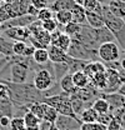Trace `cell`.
I'll use <instances>...</instances> for the list:
<instances>
[{
    "mask_svg": "<svg viewBox=\"0 0 125 130\" xmlns=\"http://www.w3.org/2000/svg\"><path fill=\"white\" fill-rule=\"evenodd\" d=\"M10 91V100L13 104L18 105H25L30 106L31 104L43 101L44 100V94L43 91L38 90L33 83H23V84H15L10 81H4Z\"/></svg>",
    "mask_w": 125,
    "mask_h": 130,
    "instance_id": "obj_1",
    "label": "cell"
},
{
    "mask_svg": "<svg viewBox=\"0 0 125 130\" xmlns=\"http://www.w3.org/2000/svg\"><path fill=\"white\" fill-rule=\"evenodd\" d=\"M103 19L105 23V26L113 32L115 36V41L120 49L124 48L125 45V23L121 18L115 16L109 10L108 5H103Z\"/></svg>",
    "mask_w": 125,
    "mask_h": 130,
    "instance_id": "obj_2",
    "label": "cell"
},
{
    "mask_svg": "<svg viewBox=\"0 0 125 130\" xmlns=\"http://www.w3.org/2000/svg\"><path fill=\"white\" fill-rule=\"evenodd\" d=\"M44 103H46L48 105L53 106L58 114H61V115H68V116H71V118H76V114L73 109V105H71V100L70 96L66 94V93H60V94H56V95H51V96H48L43 100Z\"/></svg>",
    "mask_w": 125,
    "mask_h": 130,
    "instance_id": "obj_3",
    "label": "cell"
},
{
    "mask_svg": "<svg viewBox=\"0 0 125 130\" xmlns=\"http://www.w3.org/2000/svg\"><path fill=\"white\" fill-rule=\"evenodd\" d=\"M66 53L69 56H71L74 59H80V60H85V61L100 60L99 55H98V49L88 46V45L78 41L76 39H71V44Z\"/></svg>",
    "mask_w": 125,
    "mask_h": 130,
    "instance_id": "obj_4",
    "label": "cell"
},
{
    "mask_svg": "<svg viewBox=\"0 0 125 130\" xmlns=\"http://www.w3.org/2000/svg\"><path fill=\"white\" fill-rule=\"evenodd\" d=\"M98 55L100 61L103 63H110L119 60L121 56V49L118 45L116 41H106L99 45L98 48Z\"/></svg>",
    "mask_w": 125,
    "mask_h": 130,
    "instance_id": "obj_5",
    "label": "cell"
},
{
    "mask_svg": "<svg viewBox=\"0 0 125 130\" xmlns=\"http://www.w3.org/2000/svg\"><path fill=\"white\" fill-rule=\"evenodd\" d=\"M55 83H58V81H55L54 74L51 71H49L48 69H45V68L35 71L34 78H33L34 86L38 90H40V91H46V90H49Z\"/></svg>",
    "mask_w": 125,
    "mask_h": 130,
    "instance_id": "obj_6",
    "label": "cell"
},
{
    "mask_svg": "<svg viewBox=\"0 0 125 130\" xmlns=\"http://www.w3.org/2000/svg\"><path fill=\"white\" fill-rule=\"evenodd\" d=\"M105 75H106L108 85H106L105 90H104L101 94H111V93L119 91L121 84L124 83L123 78H121L120 74H119V71H118V70H114V69H110V68H106Z\"/></svg>",
    "mask_w": 125,
    "mask_h": 130,
    "instance_id": "obj_7",
    "label": "cell"
},
{
    "mask_svg": "<svg viewBox=\"0 0 125 130\" xmlns=\"http://www.w3.org/2000/svg\"><path fill=\"white\" fill-rule=\"evenodd\" d=\"M3 36L13 40V41H29L30 38V30L29 28H23V26H14V28H8L1 32Z\"/></svg>",
    "mask_w": 125,
    "mask_h": 130,
    "instance_id": "obj_8",
    "label": "cell"
},
{
    "mask_svg": "<svg viewBox=\"0 0 125 130\" xmlns=\"http://www.w3.org/2000/svg\"><path fill=\"white\" fill-rule=\"evenodd\" d=\"M54 124H55V126L59 130H79L80 129V125L83 123H81L80 119L59 114Z\"/></svg>",
    "mask_w": 125,
    "mask_h": 130,
    "instance_id": "obj_9",
    "label": "cell"
},
{
    "mask_svg": "<svg viewBox=\"0 0 125 130\" xmlns=\"http://www.w3.org/2000/svg\"><path fill=\"white\" fill-rule=\"evenodd\" d=\"M36 19V16L34 15H29V14H25V15L21 16H16L14 19H10L5 23H3V30L8 29V28H14V26H23V28H28L31 23H34Z\"/></svg>",
    "mask_w": 125,
    "mask_h": 130,
    "instance_id": "obj_10",
    "label": "cell"
},
{
    "mask_svg": "<svg viewBox=\"0 0 125 130\" xmlns=\"http://www.w3.org/2000/svg\"><path fill=\"white\" fill-rule=\"evenodd\" d=\"M48 53H49V60L51 63H68V60L70 59L66 51L56 48L55 45H49Z\"/></svg>",
    "mask_w": 125,
    "mask_h": 130,
    "instance_id": "obj_11",
    "label": "cell"
},
{
    "mask_svg": "<svg viewBox=\"0 0 125 130\" xmlns=\"http://www.w3.org/2000/svg\"><path fill=\"white\" fill-rule=\"evenodd\" d=\"M59 85H60V89H61L63 93H66L68 95H71V94L76 93V90H78V88L73 83V76L70 73L65 74L59 80Z\"/></svg>",
    "mask_w": 125,
    "mask_h": 130,
    "instance_id": "obj_12",
    "label": "cell"
},
{
    "mask_svg": "<svg viewBox=\"0 0 125 130\" xmlns=\"http://www.w3.org/2000/svg\"><path fill=\"white\" fill-rule=\"evenodd\" d=\"M86 23L93 29H99V28L105 26L103 15L99 14V13H96V11H89V10H86Z\"/></svg>",
    "mask_w": 125,
    "mask_h": 130,
    "instance_id": "obj_13",
    "label": "cell"
},
{
    "mask_svg": "<svg viewBox=\"0 0 125 130\" xmlns=\"http://www.w3.org/2000/svg\"><path fill=\"white\" fill-rule=\"evenodd\" d=\"M71 21L76 23L79 25H85L86 23V10L84 9L83 5L75 4V6L71 9Z\"/></svg>",
    "mask_w": 125,
    "mask_h": 130,
    "instance_id": "obj_14",
    "label": "cell"
},
{
    "mask_svg": "<svg viewBox=\"0 0 125 130\" xmlns=\"http://www.w3.org/2000/svg\"><path fill=\"white\" fill-rule=\"evenodd\" d=\"M106 70V66L103 61L100 60H95V61H89L86 66L84 68V71L86 73V75L89 78L94 76L95 74H99V73H104Z\"/></svg>",
    "mask_w": 125,
    "mask_h": 130,
    "instance_id": "obj_15",
    "label": "cell"
},
{
    "mask_svg": "<svg viewBox=\"0 0 125 130\" xmlns=\"http://www.w3.org/2000/svg\"><path fill=\"white\" fill-rule=\"evenodd\" d=\"M90 85L95 88L100 94L105 90L106 85H108V80H106V75H105V71L104 73H99V74H95L94 76L90 78Z\"/></svg>",
    "mask_w": 125,
    "mask_h": 130,
    "instance_id": "obj_16",
    "label": "cell"
},
{
    "mask_svg": "<svg viewBox=\"0 0 125 130\" xmlns=\"http://www.w3.org/2000/svg\"><path fill=\"white\" fill-rule=\"evenodd\" d=\"M71 76H73V83H74V85H75L78 89L86 88L88 85H90V78L86 75V73H85L84 70L73 73Z\"/></svg>",
    "mask_w": 125,
    "mask_h": 130,
    "instance_id": "obj_17",
    "label": "cell"
},
{
    "mask_svg": "<svg viewBox=\"0 0 125 130\" xmlns=\"http://www.w3.org/2000/svg\"><path fill=\"white\" fill-rule=\"evenodd\" d=\"M11 9L14 11V15L21 16L28 14V8L30 6V0H14L11 4Z\"/></svg>",
    "mask_w": 125,
    "mask_h": 130,
    "instance_id": "obj_18",
    "label": "cell"
},
{
    "mask_svg": "<svg viewBox=\"0 0 125 130\" xmlns=\"http://www.w3.org/2000/svg\"><path fill=\"white\" fill-rule=\"evenodd\" d=\"M93 109L96 111L98 114H106L110 113L111 109H110V104L106 99H104L103 96H98L91 104Z\"/></svg>",
    "mask_w": 125,
    "mask_h": 130,
    "instance_id": "obj_19",
    "label": "cell"
},
{
    "mask_svg": "<svg viewBox=\"0 0 125 130\" xmlns=\"http://www.w3.org/2000/svg\"><path fill=\"white\" fill-rule=\"evenodd\" d=\"M95 34H96V40H98L99 45L103 43H106V41H115V36L106 26L95 29Z\"/></svg>",
    "mask_w": 125,
    "mask_h": 130,
    "instance_id": "obj_20",
    "label": "cell"
},
{
    "mask_svg": "<svg viewBox=\"0 0 125 130\" xmlns=\"http://www.w3.org/2000/svg\"><path fill=\"white\" fill-rule=\"evenodd\" d=\"M109 10L118 18H125V1L123 0H113L108 4Z\"/></svg>",
    "mask_w": 125,
    "mask_h": 130,
    "instance_id": "obj_21",
    "label": "cell"
},
{
    "mask_svg": "<svg viewBox=\"0 0 125 130\" xmlns=\"http://www.w3.org/2000/svg\"><path fill=\"white\" fill-rule=\"evenodd\" d=\"M13 44H14L13 40L0 35V55L8 56V58L13 56L14 55V53H13Z\"/></svg>",
    "mask_w": 125,
    "mask_h": 130,
    "instance_id": "obj_22",
    "label": "cell"
},
{
    "mask_svg": "<svg viewBox=\"0 0 125 130\" xmlns=\"http://www.w3.org/2000/svg\"><path fill=\"white\" fill-rule=\"evenodd\" d=\"M98 116H99V114L94 110L93 106H88V108H85V109L81 111V114L79 115V119L81 120V123L93 124V123H96Z\"/></svg>",
    "mask_w": 125,
    "mask_h": 130,
    "instance_id": "obj_23",
    "label": "cell"
},
{
    "mask_svg": "<svg viewBox=\"0 0 125 130\" xmlns=\"http://www.w3.org/2000/svg\"><path fill=\"white\" fill-rule=\"evenodd\" d=\"M75 6V1L74 0H55L51 5H49V8L56 13L60 10H71Z\"/></svg>",
    "mask_w": 125,
    "mask_h": 130,
    "instance_id": "obj_24",
    "label": "cell"
},
{
    "mask_svg": "<svg viewBox=\"0 0 125 130\" xmlns=\"http://www.w3.org/2000/svg\"><path fill=\"white\" fill-rule=\"evenodd\" d=\"M70 44H71V38H70L69 35H66L65 32H60V35H59L54 41H51L50 45H55L56 48L61 49L64 51H68Z\"/></svg>",
    "mask_w": 125,
    "mask_h": 130,
    "instance_id": "obj_25",
    "label": "cell"
},
{
    "mask_svg": "<svg viewBox=\"0 0 125 130\" xmlns=\"http://www.w3.org/2000/svg\"><path fill=\"white\" fill-rule=\"evenodd\" d=\"M33 60L36 64H46L49 60V53H48V48H40L35 49L34 54H33Z\"/></svg>",
    "mask_w": 125,
    "mask_h": 130,
    "instance_id": "obj_26",
    "label": "cell"
},
{
    "mask_svg": "<svg viewBox=\"0 0 125 130\" xmlns=\"http://www.w3.org/2000/svg\"><path fill=\"white\" fill-rule=\"evenodd\" d=\"M48 109V104L44 103V101H38V103H34L29 106V110H30L33 114H35L41 121L44 119V115H45V111Z\"/></svg>",
    "mask_w": 125,
    "mask_h": 130,
    "instance_id": "obj_27",
    "label": "cell"
},
{
    "mask_svg": "<svg viewBox=\"0 0 125 130\" xmlns=\"http://www.w3.org/2000/svg\"><path fill=\"white\" fill-rule=\"evenodd\" d=\"M14 11L11 9V5L10 4H5V3H1L0 4V21L1 24L10 20V19H14Z\"/></svg>",
    "mask_w": 125,
    "mask_h": 130,
    "instance_id": "obj_28",
    "label": "cell"
},
{
    "mask_svg": "<svg viewBox=\"0 0 125 130\" xmlns=\"http://www.w3.org/2000/svg\"><path fill=\"white\" fill-rule=\"evenodd\" d=\"M53 68H54V78H55V81L58 83L65 74L69 73L68 63H53Z\"/></svg>",
    "mask_w": 125,
    "mask_h": 130,
    "instance_id": "obj_29",
    "label": "cell"
},
{
    "mask_svg": "<svg viewBox=\"0 0 125 130\" xmlns=\"http://www.w3.org/2000/svg\"><path fill=\"white\" fill-rule=\"evenodd\" d=\"M69 96H70V100H71L73 109H74V111L76 114V116L79 118V115L81 114V111H83L85 108H88V105L76 95V93H74V94H71V95H69Z\"/></svg>",
    "mask_w": 125,
    "mask_h": 130,
    "instance_id": "obj_30",
    "label": "cell"
},
{
    "mask_svg": "<svg viewBox=\"0 0 125 130\" xmlns=\"http://www.w3.org/2000/svg\"><path fill=\"white\" fill-rule=\"evenodd\" d=\"M89 61H85V60H80V59H74L70 56V59L68 60V65H69V73L73 74L75 71H80V70H84V68L86 66Z\"/></svg>",
    "mask_w": 125,
    "mask_h": 130,
    "instance_id": "obj_31",
    "label": "cell"
},
{
    "mask_svg": "<svg viewBox=\"0 0 125 130\" xmlns=\"http://www.w3.org/2000/svg\"><path fill=\"white\" fill-rule=\"evenodd\" d=\"M54 19L58 21V24L61 25H66L68 23H70L71 19V10H60L54 13Z\"/></svg>",
    "mask_w": 125,
    "mask_h": 130,
    "instance_id": "obj_32",
    "label": "cell"
},
{
    "mask_svg": "<svg viewBox=\"0 0 125 130\" xmlns=\"http://www.w3.org/2000/svg\"><path fill=\"white\" fill-rule=\"evenodd\" d=\"M83 6H84L85 10L96 11V13H99V14L103 15V5H101L98 0H84Z\"/></svg>",
    "mask_w": 125,
    "mask_h": 130,
    "instance_id": "obj_33",
    "label": "cell"
},
{
    "mask_svg": "<svg viewBox=\"0 0 125 130\" xmlns=\"http://www.w3.org/2000/svg\"><path fill=\"white\" fill-rule=\"evenodd\" d=\"M23 119H24L25 126H38V125H40V123H41V120H40L35 114L31 113L30 110H28L26 113L24 114Z\"/></svg>",
    "mask_w": 125,
    "mask_h": 130,
    "instance_id": "obj_34",
    "label": "cell"
},
{
    "mask_svg": "<svg viewBox=\"0 0 125 130\" xmlns=\"http://www.w3.org/2000/svg\"><path fill=\"white\" fill-rule=\"evenodd\" d=\"M80 26L81 25H79L76 23H74V21H70V23H68L66 25H64V28H63V32H65L66 35H69L70 38H74L78 31L80 30Z\"/></svg>",
    "mask_w": 125,
    "mask_h": 130,
    "instance_id": "obj_35",
    "label": "cell"
},
{
    "mask_svg": "<svg viewBox=\"0 0 125 130\" xmlns=\"http://www.w3.org/2000/svg\"><path fill=\"white\" fill-rule=\"evenodd\" d=\"M9 130H26L25 123H24V119H23V118H19V116L11 118Z\"/></svg>",
    "mask_w": 125,
    "mask_h": 130,
    "instance_id": "obj_36",
    "label": "cell"
},
{
    "mask_svg": "<svg viewBox=\"0 0 125 130\" xmlns=\"http://www.w3.org/2000/svg\"><path fill=\"white\" fill-rule=\"evenodd\" d=\"M51 18H54V11L49 6L44 8V9H40L38 11V15H36V19L39 21H45V20H49Z\"/></svg>",
    "mask_w": 125,
    "mask_h": 130,
    "instance_id": "obj_37",
    "label": "cell"
},
{
    "mask_svg": "<svg viewBox=\"0 0 125 130\" xmlns=\"http://www.w3.org/2000/svg\"><path fill=\"white\" fill-rule=\"evenodd\" d=\"M58 111L53 108V106H50V105H48V109L46 111H45V115H44V119L43 120H45L48 123H51V124H54L55 123V120H56V118H58Z\"/></svg>",
    "mask_w": 125,
    "mask_h": 130,
    "instance_id": "obj_38",
    "label": "cell"
},
{
    "mask_svg": "<svg viewBox=\"0 0 125 130\" xmlns=\"http://www.w3.org/2000/svg\"><path fill=\"white\" fill-rule=\"evenodd\" d=\"M41 28L44 30H46L48 32H53L58 29V21L54 18H51L49 20H45V21H41Z\"/></svg>",
    "mask_w": 125,
    "mask_h": 130,
    "instance_id": "obj_39",
    "label": "cell"
},
{
    "mask_svg": "<svg viewBox=\"0 0 125 130\" xmlns=\"http://www.w3.org/2000/svg\"><path fill=\"white\" fill-rule=\"evenodd\" d=\"M113 115L114 118L119 121V124L121 125L123 130H125V108H119L116 110L113 111Z\"/></svg>",
    "mask_w": 125,
    "mask_h": 130,
    "instance_id": "obj_40",
    "label": "cell"
},
{
    "mask_svg": "<svg viewBox=\"0 0 125 130\" xmlns=\"http://www.w3.org/2000/svg\"><path fill=\"white\" fill-rule=\"evenodd\" d=\"M26 45H28L26 41H14V44H13V53H14V55L23 56Z\"/></svg>",
    "mask_w": 125,
    "mask_h": 130,
    "instance_id": "obj_41",
    "label": "cell"
},
{
    "mask_svg": "<svg viewBox=\"0 0 125 130\" xmlns=\"http://www.w3.org/2000/svg\"><path fill=\"white\" fill-rule=\"evenodd\" d=\"M114 118V115H113V111H110V113H106V114H99V116H98V123H100V124H104V125H108L110 121H111V119Z\"/></svg>",
    "mask_w": 125,
    "mask_h": 130,
    "instance_id": "obj_42",
    "label": "cell"
},
{
    "mask_svg": "<svg viewBox=\"0 0 125 130\" xmlns=\"http://www.w3.org/2000/svg\"><path fill=\"white\" fill-rule=\"evenodd\" d=\"M0 99H10V91L4 81H0Z\"/></svg>",
    "mask_w": 125,
    "mask_h": 130,
    "instance_id": "obj_43",
    "label": "cell"
},
{
    "mask_svg": "<svg viewBox=\"0 0 125 130\" xmlns=\"http://www.w3.org/2000/svg\"><path fill=\"white\" fill-rule=\"evenodd\" d=\"M30 4L34 6V8H36L38 10H40V9H44V8H46L49 6V4H48V0H30Z\"/></svg>",
    "mask_w": 125,
    "mask_h": 130,
    "instance_id": "obj_44",
    "label": "cell"
},
{
    "mask_svg": "<svg viewBox=\"0 0 125 130\" xmlns=\"http://www.w3.org/2000/svg\"><path fill=\"white\" fill-rule=\"evenodd\" d=\"M106 126H108V130H123L121 125L119 124V121H118L115 118L111 119V121H110Z\"/></svg>",
    "mask_w": 125,
    "mask_h": 130,
    "instance_id": "obj_45",
    "label": "cell"
},
{
    "mask_svg": "<svg viewBox=\"0 0 125 130\" xmlns=\"http://www.w3.org/2000/svg\"><path fill=\"white\" fill-rule=\"evenodd\" d=\"M10 120H11L10 116L1 115V116H0V125H1L3 128H5V129H9V126H10Z\"/></svg>",
    "mask_w": 125,
    "mask_h": 130,
    "instance_id": "obj_46",
    "label": "cell"
},
{
    "mask_svg": "<svg viewBox=\"0 0 125 130\" xmlns=\"http://www.w3.org/2000/svg\"><path fill=\"white\" fill-rule=\"evenodd\" d=\"M34 51H35V48L31 45V44H28L26 45V48H25V51H24V54H23V56H26V58H31L33 56V54H34Z\"/></svg>",
    "mask_w": 125,
    "mask_h": 130,
    "instance_id": "obj_47",
    "label": "cell"
},
{
    "mask_svg": "<svg viewBox=\"0 0 125 130\" xmlns=\"http://www.w3.org/2000/svg\"><path fill=\"white\" fill-rule=\"evenodd\" d=\"M9 63V58L8 56H0V73L4 70V68Z\"/></svg>",
    "mask_w": 125,
    "mask_h": 130,
    "instance_id": "obj_48",
    "label": "cell"
},
{
    "mask_svg": "<svg viewBox=\"0 0 125 130\" xmlns=\"http://www.w3.org/2000/svg\"><path fill=\"white\" fill-rule=\"evenodd\" d=\"M50 126H51V123H48L45 120H43L40 123V125H39V130H49Z\"/></svg>",
    "mask_w": 125,
    "mask_h": 130,
    "instance_id": "obj_49",
    "label": "cell"
},
{
    "mask_svg": "<svg viewBox=\"0 0 125 130\" xmlns=\"http://www.w3.org/2000/svg\"><path fill=\"white\" fill-rule=\"evenodd\" d=\"M93 128L94 130H108V126L104 125V124H100V123H93Z\"/></svg>",
    "mask_w": 125,
    "mask_h": 130,
    "instance_id": "obj_50",
    "label": "cell"
},
{
    "mask_svg": "<svg viewBox=\"0 0 125 130\" xmlns=\"http://www.w3.org/2000/svg\"><path fill=\"white\" fill-rule=\"evenodd\" d=\"M38 11H39V10H38L36 8H34V6H33L31 4H30V6L28 8V14H29V15L36 16V15H38Z\"/></svg>",
    "mask_w": 125,
    "mask_h": 130,
    "instance_id": "obj_51",
    "label": "cell"
},
{
    "mask_svg": "<svg viewBox=\"0 0 125 130\" xmlns=\"http://www.w3.org/2000/svg\"><path fill=\"white\" fill-rule=\"evenodd\" d=\"M79 130H94L93 124H88V123H83L80 125V129Z\"/></svg>",
    "mask_w": 125,
    "mask_h": 130,
    "instance_id": "obj_52",
    "label": "cell"
},
{
    "mask_svg": "<svg viewBox=\"0 0 125 130\" xmlns=\"http://www.w3.org/2000/svg\"><path fill=\"white\" fill-rule=\"evenodd\" d=\"M119 61H120V66H121V69H123V70H125V54H123V53H121V56H120Z\"/></svg>",
    "mask_w": 125,
    "mask_h": 130,
    "instance_id": "obj_53",
    "label": "cell"
},
{
    "mask_svg": "<svg viewBox=\"0 0 125 130\" xmlns=\"http://www.w3.org/2000/svg\"><path fill=\"white\" fill-rule=\"evenodd\" d=\"M98 1H99L101 5H108L110 1H113V0H98Z\"/></svg>",
    "mask_w": 125,
    "mask_h": 130,
    "instance_id": "obj_54",
    "label": "cell"
},
{
    "mask_svg": "<svg viewBox=\"0 0 125 130\" xmlns=\"http://www.w3.org/2000/svg\"><path fill=\"white\" fill-rule=\"evenodd\" d=\"M26 130H39V125L38 126H26Z\"/></svg>",
    "mask_w": 125,
    "mask_h": 130,
    "instance_id": "obj_55",
    "label": "cell"
},
{
    "mask_svg": "<svg viewBox=\"0 0 125 130\" xmlns=\"http://www.w3.org/2000/svg\"><path fill=\"white\" fill-rule=\"evenodd\" d=\"M75 4H79V5H83L84 4V0H74Z\"/></svg>",
    "mask_w": 125,
    "mask_h": 130,
    "instance_id": "obj_56",
    "label": "cell"
},
{
    "mask_svg": "<svg viewBox=\"0 0 125 130\" xmlns=\"http://www.w3.org/2000/svg\"><path fill=\"white\" fill-rule=\"evenodd\" d=\"M49 130H59L56 126H55V124H51V126H50V129Z\"/></svg>",
    "mask_w": 125,
    "mask_h": 130,
    "instance_id": "obj_57",
    "label": "cell"
},
{
    "mask_svg": "<svg viewBox=\"0 0 125 130\" xmlns=\"http://www.w3.org/2000/svg\"><path fill=\"white\" fill-rule=\"evenodd\" d=\"M14 0H3V3H5V4H11Z\"/></svg>",
    "mask_w": 125,
    "mask_h": 130,
    "instance_id": "obj_58",
    "label": "cell"
},
{
    "mask_svg": "<svg viewBox=\"0 0 125 130\" xmlns=\"http://www.w3.org/2000/svg\"><path fill=\"white\" fill-rule=\"evenodd\" d=\"M1 32H3V24H1V21H0V35H1Z\"/></svg>",
    "mask_w": 125,
    "mask_h": 130,
    "instance_id": "obj_59",
    "label": "cell"
},
{
    "mask_svg": "<svg viewBox=\"0 0 125 130\" xmlns=\"http://www.w3.org/2000/svg\"><path fill=\"white\" fill-rule=\"evenodd\" d=\"M121 53H123V54H125V45H124V48L121 49Z\"/></svg>",
    "mask_w": 125,
    "mask_h": 130,
    "instance_id": "obj_60",
    "label": "cell"
},
{
    "mask_svg": "<svg viewBox=\"0 0 125 130\" xmlns=\"http://www.w3.org/2000/svg\"><path fill=\"white\" fill-rule=\"evenodd\" d=\"M123 20H124V23H125V18H123Z\"/></svg>",
    "mask_w": 125,
    "mask_h": 130,
    "instance_id": "obj_61",
    "label": "cell"
},
{
    "mask_svg": "<svg viewBox=\"0 0 125 130\" xmlns=\"http://www.w3.org/2000/svg\"><path fill=\"white\" fill-rule=\"evenodd\" d=\"M1 3H3V0H0V4H1Z\"/></svg>",
    "mask_w": 125,
    "mask_h": 130,
    "instance_id": "obj_62",
    "label": "cell"
},
{
    "mask_svg": "<svg viewBox=\"0 0 125 130\" xmlns=\"http://www.w3.org/2000/svg\"><path fill=\"white\" fill-rule=\"evenodd\" d=\"M0 56H3V55H0Z\"/></svg>",
    "mask_w": 125,
    "mask_h": 130,
    "instance_id": "obj_63",
    "label": "cell"
},
{
    "mask_svg": "<svg viewBox=\"0 0 125 130\" xmlns=\"http://www.w3.org/2000/svg\"><path fill=\"white\" fill-rule=\"evenodd\" d=\"M123 1H125V0H123Z\"/></svg>",
    "mask_w": 125,
    "mask_h": 130,
    "instance_id": "obj_64",
    "label": "cell"
}]
</instances>
